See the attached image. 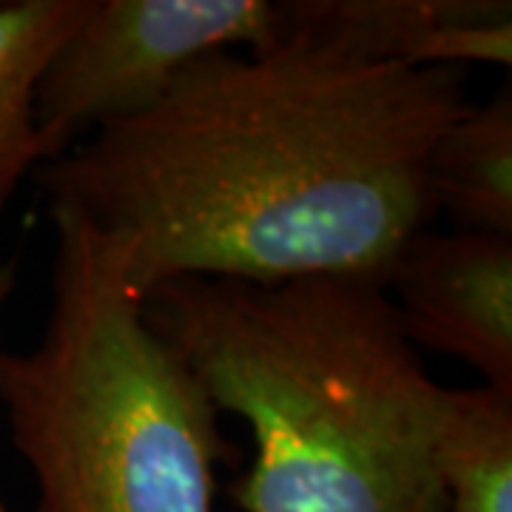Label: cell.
<instances>
[{"label": "cell", "mask_w": 512, "mask_h": 512, "mask_svg": "<svg viewBox=\"0 0 512 512\" xmlns=\"http://www.w3.org/2000/svg\"><path fill=\"white\" fill-rule=\"evenodd\" d=\"M146 319L248 424L234 512H444L441 387L384 285L356 276L151 288Z\"/></svg>", "instance_id": "7a4b0ae2"}, {"label": "cell", "mask_w": 512, "mask_h": 512, "mask_svg": "<svg viewBox=\"0 0 512 512\" xmlns=\"http://www.w3.org/2000/svg\"><path fill=\"white\" fill-rule=\"evenodd\" d=\"M15 285H18V262L9 259V262L0 265V311H3L6 299L15 291ZM0 512H9L6 510V504H3V498H0Z\"/></svg>", "instance_id": "30bf717a"}, {"label": "cell", "mask_w": 512, "mask_h": 512, "mask_svg": "<svg viewBox=\"0 0 512 512\" xmlns=\"http://www.w3.org/2000/svg\"><path fill=\"white\" fill-rule=\"evenodd\" d=\"M436 458L444 512H512V393L444 387Z\"/></svg>", "instance_id": "9c48e42d"}, {"label": "cell", "mask_w": 512, "mask_h": 512, "mask_svg": "<svg viewBox=\"0 0 512 512\" xmlns=\"http://www.w3.org/2000/svg\"><path fill=\"white\" fill-rule=\"evenodd\" d=\"M52 311L0 350V407L37 484L35 512H217L234 447L191 367L148 325L126 248L52 208Z\"/></svg>", "instance_id": "3957f363"}, {"label": "cell", "mask_w": 512, "mask_h": 512, "mask_svg": "<svg viewBox=\"0 0 512 512\" xmlns=\"http://www.w3.org/2000/svg\"><path fill=\"white\" fill-rule=\"evenodd\" d=\"M274 40L271 0H94L40 74L37 128L57 160L151 109L194 60Z\"/></svg>", "instance_id": "277c9868"}, {"label": "cell", "mask_w": 512, "mask_h": 512, "mask_svg": "<svg viewBox=\"0 0 512 512\" xmlns=\"http://www.w3.org/2000/svg\"><path fill=\"white\" fill-rule=\"evenodd\" d=\"M94 0H3L0 3V214L52 148L37 128L40 74L63 40L92 12Z\"/></svg>", "instance_id": "52a82bcc"}, {"label": "cell", "mask_w": 512, "mask_h": 512, "mask_svg": "<svg viewBox=\"0 0 512 512\" xmlns=\"http://www.w3.org/2000/svg\"><path fill=\"white\" fill-rule=\"evenodd\" d=\"M430 197L436 217L456 231L512 239V86L470 109L439 137L430 157Z\"/></svg>", "instance_id": "ba28073f"}, {"label": "cell", "mask_w": 512, "mask_h": 512, "mask_svg": "<svg viewBox=\"0 0 512 512\" xmlns=\"http://www.w3.org/2000/svg\"><path fill=\"white\" fill-rule=\"evenodd\" d=\"M384 291L407 339L473 367L512 393V239L421 231L396 256Z\"/></svg>", "instance_id": "5b68a950"}, {"label": "cell", "mask_w": 512, "mask_h": 512, "mask_svg": "<svg viewBox=\"0 0 512 512\" xmlns=\"http://www.w3.org/2000/svg\"><path fill=\"white\" fill-rule=\"evenodd\" d=\"M467 72L376 66L296 40L194 60L140 117L35 171L126 248L134 288L185 279L384 285L436 220L430 157Z\"/></svg>", "instance_id": "6da1fadb"}, {"label": "cell", "mask_w": 512, "mask_h": 512, "mask_svg": "<svg viewBox=\"0 0 512 512\" xmlns=\"http://www.w3.org/2000/svg\"><path fill=\"white\" fill-rule=\"evenodd\" d=\"M490 0H276V40L376 66H441L447 32ZM274 40V43H276Z\"/></svg>", "instance_id": "8992f818"}]
</instances>
